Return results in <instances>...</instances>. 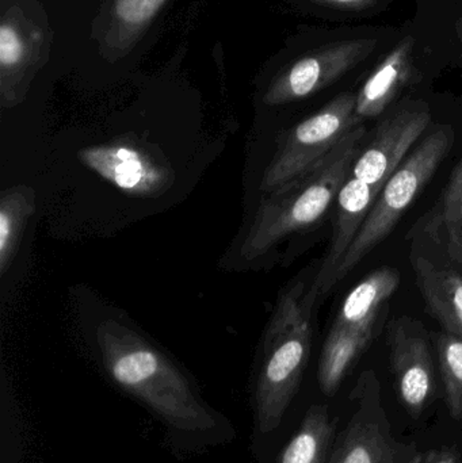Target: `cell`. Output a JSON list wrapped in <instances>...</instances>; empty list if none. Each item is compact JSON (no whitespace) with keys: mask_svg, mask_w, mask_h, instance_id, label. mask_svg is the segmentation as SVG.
<instances>
[{"mask_svg":"<svg viewBox=\"0 0 462 463\" xmlns=\"http://www.w3.org/2000/svg\"><path fill=\"white\" fill-rule=\"evenodd\" d=\"M373 339L346 329L331 326L322 355H320L317 381L320 389L327 396L338 391L347 373L354 366Z\"/></svg>","mask_w":462,"mask_h":463,"instance_id":"17","label":"cell"},{"mask_svg":"<svg viewBox=\"0 0 462 463\" xmlns=\"http://www.w3.org/2000/svg\"><path fill=\"white\" fill-rule=\"evenodd\" d=\"M423 463H461L452 450L431 451L423 459Z\"/></svg>","mask_w":462,"mask_h":463,"instance_id":"21","label":"cell"},{"mask_svg":"<svg viewBox=\"0 0 462 463\" xmlns=\"http://www.w3.org/2000/svg\"><path fill=\"white\" fill-rule=\"evenodd\" d=\"M429 124L430 113L425 110L401 111L382 122L373 138L361 149L352 176L372 186L387 184Z\"/></svg>","mask_w":462,"mask_h":463,"instance_id":"10","label":"cell"},{"mask_svg":"<svg viewBox=\"0 0 462 463\" xmlns=\"http://www.w3.org/2000/svg\"><path fill=\"white\" fill-rule=\"evenodd\" d=\"M412 267L428 310L445 331L462 337V275L447 264H438L412 252Z\"/></svg>","mask_w":462,"mask_h":463,"instance_id":"14","label":"cell"},{"mask_svg":"<svg viewBox=\"0 0 462 463\" xmlns=\"http://www.w3.org/2000/svg\"><path fill=\"white\" fill-rule=\"evenodd\" d=\"M357 99L342 95L322 110L281 135L263 173L260 189L270 193L301 175L327 156L358 125Z\"/></svg>","mask_w":462,"mask_h":463,"instance_id":"5","label":"cell"},{"mask_svg":"<svg viewBox=\"0 0 462 463\" xmlns=\"http://www.w3.org/2000/svg\"><path fill=\"white\" fill-rule=\"evenodd\" d=\"M35 190L26 184L8 187L0 194V274L5 277L18 252L22 237L35 212Z\"/></svg>","mask_w":462,"mask_h":463,"instance_id":"18","label":"cell"},{"mask_svg":"<svg viewBox=\"0 0 462 463\" xmlns=\"http://www.w3.org/2000/svg\"><path fill=\"white\" fill-rule=\"evenodd\" d=\"M365 128L358 125L327 156L301 175L266 193L241 244L247 260L266 255L271 248L316 224L333 205L352 175L361 152Z\"/></svg>","mask_w":462,"mask_h":463,"instance_id":"2","label":"cell"},{"mask_svg":"<svg viewBox=\"0 0 462 463\" xmlns=\"http://www.w3.org/2000/svg\"><path fill=\"white\" fill-rule=\"evenodd\" d=\"M437 355L444 383L448 410L455 419L462 418V337L450 332L436 335Z\"/></svg>","mask_w":462,"mask_h":463,"instance_id":"20","label":"cell"},{"mask_svg":"<svg viewBox=\"0 0 462 463\" xmlns=\"http://www.w3.org/2000/svg\"><path fill=\"white\" fill-rule=\"evenodd\" d=\"M165 0H106L98 22L100 52L110 60L129 53Z\"/></svg>","mask_w":462,"mask_h":463,"instance_id":"13","label":"cell"},{"mask_svg":"<svg viewBox=\"0 0 462 463\" xmlns=\"http://www.w3.org/2000/svg\"><path fill=\"white\" fill-rule=\"evenodd\" d=\"M79 159L105 181L135 197H159L174 181L165 157L155 155L151 146L130 138L83 149Z\"/></svg>","mask_w":462,"mask_h":463,"instance_id":"8","label":"cell"},{"mask_svg":"<svg viewBox=\"0 0 462 463\" xmlns=\"http://www.w3.org/2000/svg\"><path fill=\"white\" fill-rule=\"evenodd\" d=\"M420 233L439 248L450 263L462 266V156L441 203L426 217Z\"/></svg>","mask_w":462,"mask_h":463,"instance_id":"15","label":"cell"},{"mask_svg":"<svg viewBox=\"0 0 462 463\" xmlns=\"http://www.w3.org/2000/svg\"><path fill=\"white\" fill-rule=\"evenodd\" d=\"M385 184H363L350 175L336 197V214L333 236L325 259L311 280V290L317 299L334 288L333 280L349 252L355 237L363 230V222Z\"/></svg>","mask_w":462,"mask_h":463,"instance_id":"11","label":"cell"},{"mask_svg":"<svg viewBox=\"0 0 462 463\" xmlns=\"http://www.w3.org/2000/svg\"><path fill=\"white\" fill-rule=\"evenodd\" d=\"M316 301L311 283L295 280L278 297L266 326L255 388L258 430L263 434L278 429L297 393L311 356L312 310Z\"/></svg>","mask_w":462,"mask_h":463,"instance_id":"3","label":"cell"},{"mask_svg":"<svg viewBox=\"0 0 462 463\" xmlns=\"http://www.w3.org/2000/svg\"><path fill=\"white\" fill-rule=\"evenodd\" d=\"M388 347L401 402L414 418H420L436 392L433 358L425 328L410 317L393 320L388 326Z\"/></svg>","mask_w":462,"mask_h":463,"instance_id":"9","label":"cell"},{"mask_svg":"<svg viewBox=\"0 0 462 463\" xmlns=\"http://www.w3.org/2000/svg\"><path fill=\"white\" fill-rule=\"evenodd\" d=\"M331 2L342 3V5H352V3L360 2V0H331Z\"/></svg>","mask_w":462,"mask_h":463,"instance_id":"23","label":"cell"},{"mask_svg":"<svg viewBox=\"0 0 462 463\" xmlns=\"http://www.w3.org/2000/svg\"><path fill=\"white\" fill-rule=\"evenodd\" d=\"M336 421L327 405H312L278 463H327L335 443Z\"/></svg>","mask_w":462,"mask_h":463,"instance_id":"16","label":"cell"},{"mask_svg":"<svg viewBox=\"0 0 462 463\" xmlns=\"http://www.w3.org/2000/svg\"><path fill=\"white\" fill-rule=\"evenodd\" d=\"M423 459H425V457L422 454H418V456L412 457L407 463H423Z\"/></svg>","mask_w":462,"mask_h":463,"instance_id":"22","label":"cell"},{"mask_svg":"<svg viewBox=\"0 0 462 463\" xmlns=\"http://www.w3.org/2000/svg\"><path fill=\"white\" fill-rule=\"evenodd\" d=\"M45 13L34 0H2L0 100L5 109L24 102L51 45Z\"/></svg>","mask_w":462,"mask_h":463,"instance_id":"6","label":"cell"},{"mask_svg":"<svg viewBox=\"0 0 462 463\" xmlns=\"http://www.w3.org/2000/svg\"><path fill=\"white\" fill-rule=\"evenodd\" d=\"M453 143L455 133L452 128H437L404 159L401 167L388 179L384 189L377 195L363 222V230L355 237L352 248L334 277L333 286L346 278L372 250L385 237L390 236L399 220L433 178L437 168L452 149Z\"/></svg>","mask_w":462,"mask_h":463,"instance_id":"4","label":"cell"},{"mask_svg":"<svg viewBox=\"0 0 462 463\" xmlns=\"http://www.w3.org/2000/svg\"><path fill=\"white\" fill-rule=\"evenodd\" d=\"M355 411L334 443L327 463H395L396 445L372 370L363 373L352 393Z\"/></svg>","mask_w":462,"mask_h":463,"instance_id":"7","label":"cell"},{"mask_svg":"<svg viewBox=\"0 0 462 463\" xmlns=\"http://www.w3.org/2000/svg\"><path fill=\"white\" fill-rule=\"evenodd\" d=\"M401 78V60L399 56L388 59L366 81L355 103V116L363 118L379 116L392 99Z\"/></svg>","mask_w":462,"mask_h":463,"instance_id":"19","label":"cell"},{"mask_svg":"<svg viewBox=\"0 0 462 463\" xmlns=\"http://www.w3.org/2000/svg\"><path fill=\"white\" fill-rule=\"evenodd\" d=\"M401 285V272L382 267L371 272L344 298L333 326L374 339L379 323L385 317V307Z\"/></svg>","mask_w":462,"mask_h":463,"instance_id":"12","label":"cell"},{"mask_svg":"<svg viewBox=\"0 0 462 463\" xmlns=\"http://www.w3.org/2000/svg\"><path fill=\"white\" fill-rule=\"evenodd\" d=\"M97 342L111 380L173 429L208 432L217 420L184 373L140 334L116 320L98 326Z\"/></svg>","mask_w":462,"mask_h":463,"instance_id":"1","label":"cell"}]
</instances>
